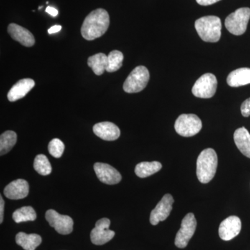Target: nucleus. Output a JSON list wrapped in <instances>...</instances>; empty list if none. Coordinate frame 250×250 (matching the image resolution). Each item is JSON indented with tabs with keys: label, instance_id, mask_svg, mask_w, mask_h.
<instances>
[{
	"label": "nucleus",
	"instance_id": "7",
	"mask_svg": "<svg viewBox=\"0 0 250 250\" xmlns=\"http://www.w3.org/2000/svg\"><path fill=\"white\" fill-rule=\"evenodd\" d=\"M218 81L213 74L207 73L200 77L192 88V93L199 98H212L216 92Z\"/></svg>",
	"mask_w": 250,
	"mask_h": 250
},
{
	"label": "nucleus",
	"instance_id": "20",
	"mask_svg": "<svg viewBox=\"0 0 250 250\" xmlns=\"http://www.w3.org/2000/svg\"><path fill=\"white\" fill-rule=\"evenodd\" d=\"M16 242L24 250H35L42 243V238L36 233L20 232L16 235Z\"/></svg>",
	"mask_w": 250,
	"mask_h": 250
},
{
	"label": "nucleus",
	"instance_id": "15",
	"mask_svg": "<svg viewBox=\"0 0 250 250\" xmlns=\"http://www.w3.org/2000/svg\"><path fill=\"white\" fill-rule=\"evenodd\" d=\"M94 134L104 141H116L121 136V130L114 123L103 122L93 126Z\"/></svg>",
	"mask_w": 250,
	"mask_h": 250
},
{
	"label": "nucleus",
	"instance_id": "6",
	"mask_svg": "<svg viewBox=\"0 0 250 250\" xmlns=\"http://www.w3.org/2000/svg\"><path fill=\"white\" fill-rule=\"evenodd\" d=\"M201 120L195 114H182L179 116L174 124L177 134L184 137H191L202 129Z\"/></svg>",
	"mask_w": 250,
	"mask_h": 250
},
{
	"label": "nucleus",
	"instance_id": "13",
	"mask_svg": "<svg viewBox=\"0 0 250 250\" xmlns=\"http://www.w3.org/2000/svg\"><path fill=\"white\" fill-rule=\"evenodd\" d=\"M94 170L97 177L104 184L114 185L121 182V174L114 167L103 163H96L94 165Z\"/></svg>",
	"mask_w": 250,
	"mask_h": 250
},
{
	"label": "nucleus",
	"instance_id": "31",
	"mask_svg": "<svg viewBox=\"0 0 250 250\" xmlns=\"http://www.w3.org/2000/svg\"><path fill=\"white\" fill-rule=\"evenodd\" d=\"M46 12L50 15V16H53V17H56L59 14L58 10L56 9L55 8L52 7V6H47V9H46Z\"/></svg>",
	"mask_w": 250,
	"mask_h": 250
},
{
	"label": "nucleus",
	"instance_id": "9",
	"mask_svg": "<svg viewBox=\"0 0 250 250\" xmlns=\"http://www.w3.org/2000/svg\"><path fill=\"white\" fill-rule=\"evenodd\" d=\"M45 218L49 225L60 234H69L73 230V220L68 215H61L56 210L49 209L46 212Z\"/></svg>",
	"mask_w": 250,
	"mask_h": 250
},
{
	"label": "nucleus",
	"instance_id": "19",
	"mask_svg": "<svg viewBox=\"0 0 250 250\" xmlns=\"http://www.w3.org/2000/svg\"><path fill=\"white\" fill-rule=\"evenodd\" d=\"M233 139L243 155L250 159V134L245 127L236 129L233 134Z\"/></svg>",
	"mask_w": 250,
	"mask_h": 250
},
{
	"label": "nucleus",
	"instance_id": "30",
	"mask_svg": "<svg viewBox=\"0 0 250 250\" xmlns=\"http://www.w3.org/2000/svg\"><path fill=\"white\" fill-rule=\"evenodd\" d=\"M4 201L2 196H0V223H2L4 217Z\"/></svg>",
	"mask_w": 250,
	"mask_h": 250
},
{
	"label": "nucleus",
	"instance_id": "10",
	"mask_svg": "<svg viewBox=\"0 0 250 250\" xmlns=\"http://www.w3.org/2000/svg\"><path fill=\"white\" fill-rule=\"evenodd\" d=\"M111 221L108 218H102L95 224V228L90 233L92 243L96 246H102L111 241L115 236V232L109 229Z\"/></svg>",
	"mask_w": 250,
	"mask_h": 250
},
{
	"label": "nucleus",
	"instance_id": "18",
	"mask_svg": "<svg viewBox=\"0 0 250 250\" xmlns=\"http://www.w3.org/2000/svg\"><path fill=\"white\" fill-rule=\"evenodd\" d=\"M228 85L231 87H240L250 83V68L241 67L236 69L228 75Z\"/></svg>",
	"mask_w": 250,
	"mask_h": 250
},
{
	"label": "nucleus",
	"instance_id": "14",
	"mask_svg": "<svg viewBox=\"0 0 250 250\" xmlns=\"http://www.w3.org/2000/svg\"><path fill=\"white\" fill-rule=\"evenodd\" d=\"M29 186L27 181L19 179L11 182L5 187L4 194L10 200H21L29 194Z\"/></svg>",
	"mask_w": 250,
	"mask_h": 250
},
{
	"label": "nucleus",
	"instance_id": "28",
	"mask_svg": "<svg viewBox=\"0 0 250 250\" xmlns=\"http://www.w3.org/2000/svg\"><path fill=\"white\" fill-rule=\"evenodd\" d=\"M241 110L243 116L249 117L250 116V98L243 102L241 105Z\"/></svg>",
	"mask_w": 250,
	"mask_h": 250
},
{
	"label": "nucleus",
	"instance_id": "27",
	"mask_svg": "<svg viewBox=\"0 0 250 250\" xmlns=\"http://www.w3.org/2000/svg\"><path fill=\"white\" fill-rule=\"evenodd\" d=\"M64 149H65V146L60 139H54L49 143L48 151L49 154L53 156L54 157H62Z\"/></svg>",
	"mask_w": 250,
	"mask_h": 250
},
{
	"label": "nucleus",
	"instance_id": "21",
	"mask_svg": "<svg viewBox=\"0 0 250 250\" xmlns=\"http://www.w3.org/2000/svg\"><path fill=\"white\" fill-rule=\"evenodd\" d=\"M88 65L95 75L100 76L106 71L108 65V56L103 53L91 56L88 59Z\"/></svg>",
	"mask_w": 250,
	"mask_h": 250
},
{
	"label": "nucleus",
	"instance_id": "3",
	"mask_svg": "<svg viewBox=\"0 0 250 250\" xmlns=\"http://www.w3.org/2000/svg\"><path fill=\"white\" fill-rule=\"evenodd\" d=\"M195 27L198 35L205 42H216L221 37V21L217 16H205L197 20Z\"/></svg>",
	"mask_w": 250,
	"mask_h": 250
},
{
	"label": "nucleus",
	"instance_id": "11",
	"mask_svg": "<svg viewBox=\"0 0 250 250\" xmlns=\"http://www.w3.org/2000/svg\"><path fill=\"white\" fill-rule=\"evenodd\" d=\"M174 199L170 194H166L161 199L160 202L156 205L151 212L150 223L152 225H158L160 222L164 221L170 215L172 209Z\"/></svg>",
	"mask_w": 250,
	"mask_h": 250
},
{
	"label": "nucleus",
	"instance_id": "4",
	"mask_svg": "<svg viewBox=\"0 0 250 250\" xmlns=\"http://www.w3.org/2000/svg\"><path fill=\"white\" fill-rule=\"evenodd\" d=\"M149 80V72L146 67L140 65L129 74L125 80L123 89L127 93H139L147 86Z\"/></svg>",
	"mask_w": 250,
	"mask_h": 250
},
{
	"label": "nucleus",
	"instance_id": "1",
	"mask_svg": "<svg viewBox=\"0 0 250 250\" xmlns=\"http://www.w3.org/2000/svg\"><path fill=\"white\" fill-rule=\"evenodd\" d=\"M109 24V15L107 11L103 9H95L85 18L81 33L85 40H95L106 32Z\"/></svg>",
	"mask_w": 250,
	"mask_h": 250
},
{
	"label": "nucleus",
	"instance_id": "2",
	"mask_svg": "<svg viewBox=\"0 0 250 250\" xmlns=\"http://www.w3.org/2000/svg\"><path fill=\"white\" fill-rule=\"evenodd\" d=\"M218 167V156L211 148L204 149L197 160V177L202 184L213 179Z\"/></svg>",
	"mask_w": 250,
	"mask_h": 250
},
{
	"label": "nucleus",
	"instance_id": "23",
	"mask_svg": "<svg viewBox=\"0 0 250 250\" xmlns=\"http://www.w3.org/2000/svg\"><path fill=\"white\" fill-rule=\"evenodd\" d=\"M17 142V134L13 131H6L0 136V154H7Z\"/></svg>",
	"mask_w": 250,
	"mask_h": 250
},
{
	"label": "nucleus",
	"instance_id": "29",
	"mask_svg": "<svg viewBox=\"0 0 250 250\" xmlns=\"http://www.w3.org/2000/svg\"><path fill=\"white\" fill-rule=\"evenodd\" d=\"M219 1L220 0H196L197 2L202 6H208V5L215 4Z\"/></svg>",
	"mask_w": 250,
	"mask_h": 250
},
{
	"label": "nucleus",
	"instance_id": "8",
	"mask_svg": "<svg viewBox=\"0 0 250 250\" xmlns=\"http://www.w3.org/2000/svg\"><path fill=\"white\" fill-rule=\"evenodd\" d=\"M196 228L197 221L195 215L192 213H188L182 220L180 229L176 235L175 246L179 248H185L193 236Z\"/></svg>",
	"mask_w": 250,
	"mask_h": 250
},
{
	"label": "nucleus",
	"instance_id": "24",
	"mask_svg": "<svg viewBox=\"0 0 250 250\" xmlns=\"http://www.w3.org/2000/svg\"><path fill=\"white\" fill-rule=\"evenodd\" d=\"M37 218L35 210L31 207H24L18 208L13 213V219L16 223L22 222L34 221Z\"/></svg>",
	"mask_w": 250,
	"mask_h": 250
},
{
	"label": "nucleus",
	"instance_id": "26",
	"mask_svg": "<svg viewBox=\"0 0 250 250\" xmlns=\"http://www.w3.org/2000/svg\"><path fill=\"white\" fill-rule=\"evenodd\" d=\"M34 167L36 172L41 175H49L52 172V166L47 156L44 154H39L36 156Z\"/></svg>",
	"mask_w": 250,
	"mask_h": 250
},
{
	"label": "nucleus",
	"instance_id": "12",
	"mask_svg": "<svg viewBox=\"0 0 250 250\" xmlns=\"http://www.w3.org/2000/svg\"><path fill=\"white\" fill-rule=\"evenodd\" d=\"M241 219L235 215L228 217L220 223L219 236L223 241H231L238 236L241 230Z\"/></svg>",
	"mask_w": 250,
	"mask_h": 250
},
{
	"label": "nucleus",
	"instance_id": "16",
	"mask_svg": "<svg viewBox=\"0 0 250 250\" xmlns=\"http://www.w3.org/2000/svg\"><path fill=\"white\" fill-rule=\"evenodd\" d=\"M8 33L14 41H18L23 46L29 47L35 44V38L30 31L17 24H10L8 27Z\"/></svg>",
	"mask_w": 250,
	"mask_h": 250
},
{
	"label": "nucleus",
	"instance_id": "32",
	"mask_svg": "<svg viewBox=\"0 0 250 250\" xmlns=\"http://www.w3.org/2000/svg\"><path fill=\"white\" fill-rule=\"evenodd\" d=\"M62 29V26L54 25L53 27L49 28L48 29V33L49 34H55V33L59 32Z\"/></svg>",
	"mask_w": 250,
	"mask_h": 250
},
{
	"label": "nucleus",
	"instance_id": "17",
	"mask_svg": "<svg viewBox=\"0 0 250 250\" xmlns=\"http://www.w3.org/2000/svg\"><path fill=\"white\" fill-rule=\"evenodd\" d=\"M35 85V82L31 79H23L18 81L9 90L7 98L10 102H16L26 96Z\"/></svg>",
	"mask_w": 250,
	"mask_h": 250
},
{
	"label": "nucleus",
	"instance_id": "25",
	"mask_svg": "<svg viewBox=\"0 0 250 250\" xmlns=\"http://www.w3.org/2000/svg\"><path fill=\"white\" fill-rule=\"evenodd\" d=\"M124 55L118 50H113L108 55V65L106 72H114L123 66Z\"/></svg>",
	"mask_w": 250,
	"mask_h": 250
},
{
	"label": "nucleus",
	"instance_id": "22",
	"mask_svg": "<svg viewBox=\"0 0 250 250\" xmlns=\"http://www.w3.org/2000/svg\"><path fill=\"white\" fill-rule=\"evenodd\" d=\"M161 168H162V165L158 161L142 162L136 166L135 173L140 178H146L159 172Z\"/></svg>",
	"mask_w": 250,
	"mask_h": 250
},
{
	"label": "nucleus",
	"instance_id": "5",
	"mask_svg": "<svg viewBox=\"0 0 250 250\" xmlns=\"http://www.w3.org/2000/svg\"><path fill=\"white\" fill-rule=\"evenodd\" d=\"M250 19V8H240L229 15L225 20V27L233 35H242L246 31Z\"/></svg>",
	"mask_w": 250,
	"mask_h": 250
}]
</instances>
